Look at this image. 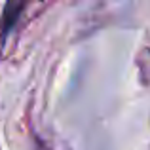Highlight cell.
<instances>
[{
    "label": "cell",
    "instance_id": "6da1fadb",
    "mask_svg": "<svg viewBox=\"0 0 150 150\" xmlns=\"http://www.w3.org/2000/svg\"><path fill=\"white\" fill-rule=\"evenodd\" d=\"M23 8H25V2H6L4 6V11H2V42L6 40V36L10 34V30L13 29V25L17 23L19 15H21Z\"/></svg>",
    "mask_w": 150,
    "mask_h": 150
}]
</instances>
